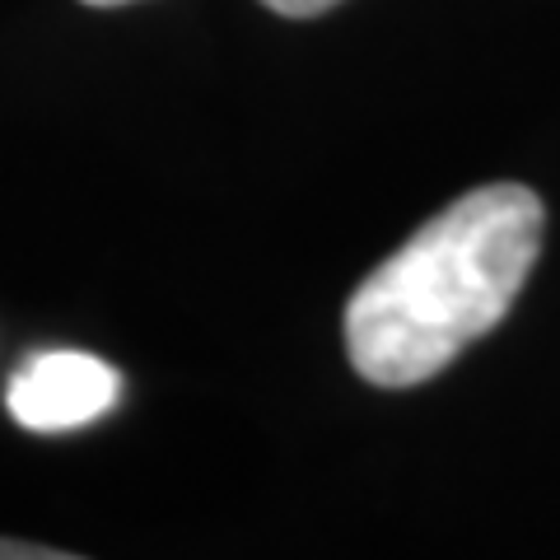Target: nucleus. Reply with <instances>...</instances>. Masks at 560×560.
Returning a JSON list of instances; mask_svg holds the SVG:
<instances>
[{"mask_svg": "<svg viewBox=\"0 0 560 560\" xmlns=\"http://www.w3.org/2000/svg\"><path fill=\"white\" fill-rule=\"evenodd\" d=\"M541 201L490 183L444 206L360 280L346 304V350L374 388H416L481 341L541 253Z\"/></svg>", "mask_w": 560, "mask_h": 560, "instance_id": "nucleus-1", "label": "nucleus"}, {"mask_svg": "<svg viewBox=\"0 0 560 560\" xmlns=\"http://www.w3.org/2000/svg\"><path fill=\"white\" fill-rule=\"evenodd\" d=\"M121 378L113 364H103L84 350H47L33 355L20 374L10 378V416L24 430H80L98 420L103 411H113Z\"/></svg>", "mask_w": 560, "mask_h": 560, "instance_id": "nucleus-2", "label": "nucleus"}, {"mask_svg": "<svg viewBox=\"0 0 560 560\" xmlns=\"http://www.w3.org/2000/svg\"><path fill=\"white\" fill-rule=\"evenodd\" d=\"M267 10H276V14H285V20H313V14H323V10H331L337 0H261Z\"/></svg>", "mask_w": 560, "mask_h": 560, "instance_id": "nucleus-3", "label": "nucleus"}, {"mask_svg": "<svg viewBox=\"0 0 560 560\" xmlns=\"http://www.w3.org/2000/svg\"><path fill=\"white\" fill-rule=\"evenodd\" d=\"M0 560H66V551L28 547V541H0Z\"/></svg>", "mask_w": 560, "mask_h": 560, "instance_id": "nucleus-4", "label": "nucleus"}, {"mask_svg": "<svg viewBox=\"0 0 560 560\" xmlns=\"http://www.w3.org/2000/svg\"><path fill=\"white\" fill-rule=\"evenodd\" d=\"M84 5H131V0H84Z\"/></svg>", "mask_w": 560, "mask_h": 560, "instance_id": "nucleus-5", "label": "nucleus"}]
</instances>
